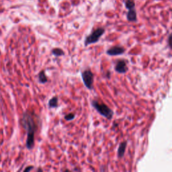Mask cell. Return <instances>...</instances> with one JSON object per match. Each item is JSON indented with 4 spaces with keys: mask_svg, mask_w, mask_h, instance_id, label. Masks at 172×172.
Segmentation results:
<instances>
[{
    "mask_svg": "<svg viewBox=\"0 0 172 172\" xmlns=\"http://www.w3.org/2000/svg\"><path fill=\"white\" fill-rule=\"evenodd\" d=\"M36 115L29 111H26L22 116V125L27 133L26 147L30 150L34 145V136L38 129V125L35 118Z\"/></svg>",
    "mask_w": 172,
    "mask_h": 172,
    "instance_id": "1",
    "label": "cell"
},
{
    "mask_svg": "<svg viewBox=\"0 0 172 172\" xmlns=\"http://www.w3.org/2000/svg\"><path fill=\"white\" fill-rule=\"evenodd\" d=\"M92 105L99 113V114L105 117L106 118L111 120L114 116V112L112 110L104 103H99L97 100H92Z\"/></svg>",
    "mask_w": 172,
    "mask_h": 172,
    "instance_id": "2",
    "label": "cell"
},
{
    "mask_svg": "<svg viewBox=\"0 0 172 172\" xmlns=\"http://www.w3.org/2000/svg\"><path fill=\"white\" fill-rule=\"evenodd\" d=\"M105 29L104 28H98L89 34V36L85 38V46L87 47L91 44H94L98 42V40L100 39L101 36L104 34Z\"/></svg>",
    "mask_w": 172,
    "mask_h": 172,
    "instance_id": "3",
    "label": "cell"
},
{
    "mask_svg": "<svg viewBox=\"0 0 172 172\" xmlns=\"http://www.w3.org/2000/svg\"><path fill=\"white\" fill-rule=\"evenodd\" d=\"M81 77L86 88L89 89H93L94 75L90 70H85L81 73Z\"/></svg>",
    "mask_w": 172,
    "mask_h": 172,
    "instance_id": "4",
    "label": "cell"
},
{
    "mask_svg": "<svg viewBox=\"0 0 172 172\" xmlns=\"http://www.w3.org/2000/svg\"><path fill=\"white\" fill-rule=\"evenodd\" d=\"M128 67H127V63L125 60H119L117 61L115 65V70L118 73H125L128 71Z\"/></svg>",
    "mask_w": 172,
    "mask_h": 172,
    "instance_id": "5",
    "label": "cell"
},
{
    "mask_svg": "<svg viewBox=\"0 0 172 172\" xmlns=\"http://www.w3.org/2000/svg\"><path fill=\"white\" fill-rule=\"evenodd\" d=\"M125 52V48L120 46H114L106 51V54L110 56H117Z\"/></svg>",
    "mask_w": 172,
    "mask_h": 172,
    "instance_id": "6",
    "label": "cell"
},
{
    "mask_svg": "<svg viewBox=\"0 0 172 172\" xmlns=\"http://www.w3.org/2000/svg\"><path fill=\"white\" fill-rule=\"evenodd\" d=\"M127 20L129 22H136L137 17H136V12L135 8L129 9V12L126 14Z\"/></svg>",
    "mask_w": 172,
    "mask_h": 172,
    "instance_id": "7",
    "label": "cell"
},
{
    "mask_svg": "<svg viewBox=\"0 0 172 172\" xmlns=\"http://www.w3.org/2000/svg\"><path fill=\"white\" fill-rule=\"evenodd\" d=\"M127 146V142L123 141L120 144L118 149V157L119 158H122L124 157V155L125 153V151Z\"/></svg>",
    "mask_w": 172,
    "mask_h": 172,
    "instance_id": "8",
    "label": "cell"
},
{
    "mask_svg": "<svg viewBox=\"0 0 172 172\" xmlns=\"http://www.w3.org/2000/svg\"><path fill=\"white\" fill-rule=\"evenodd\" d=\"M39 81L40 84H46L48 81V78L46 76L45 71H41L39 74Z\"/></svg>",
    "mask_w": 172,
    "mask_h": 172,
    "instance_id": "9",
    "label": "cell"
},
{
    "mask_svg": "<svg viewBox=\"0 0 172 172\" xmlns=\"http://www.w3.org/2000/svg\"><path fill=\"white\" fill-rule=\"evenodd\" d=\"M58 99L57 97H53L50 99L49 102V104L48 105H49L50 108H57L58 106Z\"/></svg>",
    "mask_w": 172,
    "mask_h": 172,
    "instance_id": "10",
    "label": "cell"
},
{
    "mask_svg": "<svg viewBox=\"0 0 172 172\" xmlns=\"http://www.w3.org/2000/svg\"><path fill=\"white\" fill-rule=\"evenodd\" d=\"M52 54L55 57H61L65 54L64 51L59 48H54L52 50Z\"/></svg>",
    "mask_w": 172,
    "mask_h": 172,
    "instance_id": "11",
    "label": "cell"
},
{
    "mask_svg": "<svg viewBox=\"0 0 172 172\" xmlns=\"http://www.w3.org/2000/svg\"><path fill=\"white\" fill-rule=\"evenodd\" d=\"M125 3L126 8L128 9H133V8H135V3L133 1V0H126Z\"/></svg>",
    "mask_w": 172,
    "mask_h": 172,
    "instance_id": "12",
    "label": "cell"
},
{
    "mask_svg": "<svg viewBox=\"0 0 172 172\" xmlns=\"http://www.w3.org/2000/svg\"><path fill=\"white\" fill-rule=\"evenodd\" d=\"M75 114H73V113H69V114L65 116V119L67 120V121H70V120H73L75 118Z\"/></svg>",
    "mask_w": 172,
    "mask_h": 172,
    "instance_id": "13",
    "label": "cell"
},
{
    "mask_svg": "<svg viewBox=\"0 0 172 172\" xmlns=\"http://www.w3.org/2000/svg\"><path fill=\"white\" fill-rule=\"evenodd\" d=\"M171 34H170L169 35V37H168V39H167L168 46H169L170 48H171Z\"/></svg>",
    "mask_w": 172,
    "mask_h": 172,
    "instance_id": "14",
    "label": "cell"
},
{
    "mask_svg": "<svg viewBox=\"0 0 172 172\" xmlns=\"http://www.w3.org/2000/svg\"><path fill=\"white\" fill-rule=\"evenodd\" d=\"M33 169V166H28V167H27L26 169L24 170V171H31Z\"/></svg>",
    "mask_w": 172,
    "mask_h": 172,
    "instance_id": "15",
    "label": "cell"
}]
</instances>
